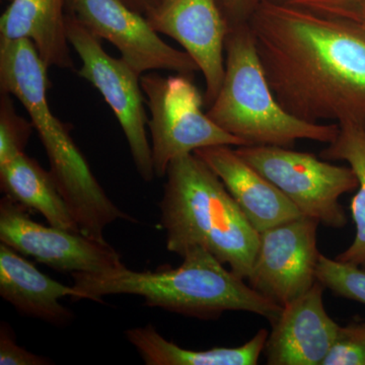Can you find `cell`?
<instances>
[{
	"label": "cell",
	"mask_w": 365,
	"mask_h": 365,
	"mask_svg": "<svg viewBox=\"0 0 365 365\" xmlns=\"http://www.w3.org/2000/svg\"><path fill=\"white\" fill-rule=\"evenodd\" d=\"M158 202L165 247L182 257L200 247L244 279L249 277L259 232L220 178L195 153L173 160Z\"/></svg>",
	"instance_id": "4"
},
{
	"label": "cell",
	"mask_w": 365,
	"mask_h": 365,
	"mask_svg": "<svg viewBox=\"0 0 365 365\" xmlns=\"http://www.w3.org/2000/svg\"><path fill=\"white\" fill-rule=\"evenodd\" d=\"M66 32L69 44L81 58L78 76L100 91L123 130L139 176L144 182L153 181L155 174L146 135L148 119L140 74L122 57L108 54L101 40L71 13L66 16Z\"/></svg>",
	"instance_id": "8"
},
{
	"label": "cell",
	"mask_w": 365,
	"mask_h": 365,
	"mask_svg": "<svg viewBox=\"0 0 365 365\" xmlns=\"http://www.w3.org/2000/svg\"><path fill=\"white\" fill-rule=\"evenodd\" d=\"M48 68L32 41L0 38V90L18 98L28 113L47 153L50 172L79 232L106 241L108 225L131 218L108 197L72 139L68 125L50 110Z\"/></svg>",
	"instance_id": "3"
},
{
	"label": "cell",
	"mask_w": 365,
	"mask_h": 365,
	"mask_svg": "<svg viewBox=\"0 0 365 365\" xmlns=\"http://www.w3.org/2000/svg\"><path fill=\"white\" fill-rule=\"evenodd\" d=\"M13 96L1 91L0 96V165L25 153L34 126L14 109Z\"/></svg>",
	"instance_id": "21"
},
{
	"label": "cell",
	"mask_w": 365,
	"mask_h": 365,
	"mask_svg": "<svg viewBox=\"0 0 365 365\" xmlns=\"http://www.w3.org/2000/svg\"><path fill=\"white\" fill-rule=\"evenodd\" d=\"M324 285L316 283L287 302L272 325L264 353L270 365H322L340 326L324 306Z\"/></svg>",
	"instance_id": "13"
},
{
	"label": "cell",
	"mask_w": 365,
	"mask_h": 365,
	"mask_svg": "<svg viewBox=\"0 0 365 365\" xmlns=\"http://www.w3.org/2000/svg\"><path fill=\"white\" fill-rule=\"evenodd\" d=\"M283 109L309 123L365 121V29L263 0L248 21Z\"/></svg>",
	"instance_id": "1"
},
{
	"label": "cell",
	"mask_w": 365,
	"mask_h": 365,
	"mask_svg": "<svg viewBox=\"0 0 365 365\" xmlns=\"http://www.w3.org/2000/svg\"><path fill=\"white\" fill-rule=\"evenodd\" d=\"M54 362L47 357L28 351L16 344V336L11 326L2 322L0 327V364L1 365H50Z\"/></svg>",
	"instance_id": "24"
},
{
	"label": "cell",
	"mask_w": 365,
	"mask_h": 365,
	"mask_svg": "<svg viewBox=\"0 0 365 365\" xmlns=\"http://www.w3.org/2000/svg\"><path fill=\"white\" fill-rule=\"evenodd\" d=\"M339 126L337 138L321 151V158L347 163L356 175L359 188L350 203L356 234L352 244L335 259L365 269V121Z\"/></svg>",
	"instance_id": "19"
},
{
	"label": "cell",
	"mask_w": 365,
	"mask_h": 365,
	"mask_svg": "<svg viewBox=\"0 0 365 365\" xmlns=\"http://www.w3.org/2000/svg\"><path fill=\"white\" fill-rule=\"evenodd\" d=\"M206 113L246 145L292 148L302 139L330 144L340 131L338 124L309 123L283 109L269 85L248 23L227 34L225 78Z\"/></svg>",
	"instance_id": "5"
},
{
	"label": "cell",
	"mask_w": 365,
	"mask_h": 365,
	"mask_svg": "<svg viewBox=\"0 0 365 365\" xmlns=\"http://www.w3.org/2000/svg\"><path fill=\"white\" fill-rule=\"evenodd\" d=\"M67 13L73 14L98 39L112 43L140 76L167 71L194 76L199 71L188 53L165 43L143 14L122 0H68Z\"/></svg>",
	"instance_id": "9"
},
{
	"label": "cell",
	"mask_w": 365,
	"mask_h": 365,
	"mask_svg": "<svg viewBox=\"0 0 365 365\" xmlns=\"http://www.w3.org/2000/svg\"><path fill=\"white\" fill-rule=\"evenodd\" d=\"M194 153L220 178L257 232L302 215L279 189L242 160L232 146H209Z\"/></svg>",
	"instance_id": "14"
},
{
	"label": "cell",
	"mask_w": 365,
	"mask_h": 365,
	"mask_svg": "<svg viewBox=\"0 0 365 365\" xmlns=\"http://www.w3.org/2000/svg\"><path fill=\"white\" fill-rule=\"evenodd\" d=\"M0 189L24 207L38 211L52 227L81 232L51 172L26 153L0 165Z\"/></svg>",
	"instance_id": "18"
},
{
	"label": "cell",
	"mask_w": 365,
	"mask_h": 365,
	"mask_svg": "<svg viewBox=\"0 0 365 365\" xmlns=\"http://www.w3.org/2000/svg\"><path fill=\"white\" fill-rule=\"evenodd\" d=\"M0 297L19 314L56 327L69 325L74 319L60 299L81 300V294L41 272L20 253L0 244Z\"/></svg>",
	"instance_id": "15"
},
{
	"label": "cell",
	"mask_w": 365,
	"mask_h": 365,
	"mask_svg": "<svg viewBox=\"0 0 365 365\" xmlns=\"http://www.w3.org/2000/svg\"><path fill=\"white\" fill-rule=\"evenodd\" d=\"M136 13L145 16L160 0H122ZM230 28L247 24L263 0H218Z\"/></svg>",
	"instance_id": "23"
},
{
	"label": "cell",
	"mask_w": 365,
	"mask_h": 365,
	"mask_svg": "<svg viewBox=\"0 0 365 365\" xmlns=\"http://www.w3.org/2000/svg\"><path fill=\"white\" fill-rule=\"evenodd\" d=\"M322 365H365V321L340 326Z\"/></svg>",
	"instance_id": "22"
},
{
	"label": "cell",
	"mask_w": 365,
	"mask_h": 365,
	"mask_svg": "<svg viewBox=\"0 0 365 365\" xmlns=\"http://www.w3.org/2000/svg\"><path fill=\"white\" fill-rule=\"evenodd\" d=\"M182 258L176 268L135 271L123 264L101 272L73 273V287L81 299L102 302L108 295H134L143 297L145 306L203 321L227 312L258 314L271 324L279 317L282 306L247 284L205 249H190Z\"/></svg>",
	"instance_id": "2"
},
{
	"label": "cell",
	"mask_w": 365,
	"mask_h": 365,
	"mask_svg": "<svg viewBox=\"0 0 365 365\" xmlns=\"http://www.w3.org/2000/svg\"><path fill=\"white\" fill-rule=\"evenodd\" d=\"M272 1L307 9L324 16L356 21L357 11L365 0H272Z\"/></svg>",
	"instance_id": "25"
},
{
	"label": "cell",
	"mask_w": 365,
	"mask_h": 365,
	"mask_svg": "<svg viewBox=\"0 0 365 365\" xmlns=\"http://www.w3.org/2000/svg\"><path fill=\"white\" fill-rule=\"evenodd\" d=\"M269 333L261 329L240 347L188 350L165 339L153 324L128 329L125 338L148 365H256L265 349Z\"/></svg>",
	"instance_id": "17"
},
{
	"label": "cell",
	"mask_w": 365,
	"mask_h": 365,
	"mask_svg": "<svg viewBox=\"0 0 365 365\" xmlns=\"http://www.w3.org/2000/svg\"><path fill=\"white\" fill-rule=\"evenodd\" d=\"M317 280L334 294L365 304V270L321 254Z\"/></svg>",
	"instance_id": "20"
},
{
	"label": "cell",
	"mask_w": 365,
	"mask_h": 365,
	"mask_svg": "<svg viewBox=\"0 0 365 365\" xmlns=\"http://www.w3.org/2000/svg\"><path fill=\"white\" fill-rule=\"evenodd\" d=\"M9 1H11V0H9Z\"/></svg>",
	"instance_id": "27"
},
{
	"label": "cell",
	"mask_w": 365,
	"mask_h": 365,
	"mask_svg": "<svg viewBox=\"0 0 365 365\" xmlns=\"http://www.w3.org/2000/svg\"><path fill=\"white\" fill-rule=\"evenodd\" d=\"M356 21L365 29V1L359 6L356 14Z\"/></svg>",
	"instance_id": "26"
},
{
	"label": "cell",
	"mask_w": 365,
	"mask_h": 365,
	"mask_svg": "<svg viewBox=\"0 0 365 365\" xmlns=\"http://www.w3.org/2000/svg\"><path fill=\"white\" fill-rule=\"evenodd\" d=\"M158 34L172 38L196 62L205 81V106L212 104L225 73L230 25L218 0H160L145 14Z\"/></svg>",
	"instance_id": "12"
},
{
	"label": "cell",
	"mask_w": 365,
	"mask_h": 365,
	"mask_svg": "<svg viewBox=\"0 0 365 365\" xmlns=\"http://www.w3.org/2000/svg\"><path fill=\"white\" fill-rule=\"evenodd\" d=\"M319 225L302 215L259 232L250 285L282 307L307 292L318 281Z\"/></svg>",
	"instance_id": "11"
},
{
	"label": "cell",
	"mask_w": 365,
	"mask_h": 365,
	"mask_svg": "<svg viewBox=\"0 0 365 365\" xmlns=\"http://www.w3.org/2000/svg\"><path fill=\"white\" fill-rule=\"evenodd\" d=\"M26 207L4 196L0 200V242L18 253L61 273L101 272L123 265L107 241L34 222Z\"/></svg>",
	"instance_id": "10"
},
{
	"label": "cell",
	"mask_w": 365,
	"mask_h": 365,
	"mask_svg": "<svg viewBox=\"0 0 365 365\" xmlns=\"http://www.w3.org/2000/svg\"><path fill=\"white\" fill-rule=\"evenodd\" d=\"M141 88L150 108L151 155L155 176L165 178L173 160L215 145L244 146L204 113V95L193 76L143 74Z\"/></svg>",
	"instance_id": "6"
},
{
	"label": "cell",
	"mask_w": 365,
	"mask_h": 365,
	"mask_svg": "<svg viewBox=\"0 0 365 365\" xmlns=\"http://www.w3.org/2000/svg\"><path fill=\"white\" fill-rule=\"evenodd\" d=\"M235 150L279 189L302 215L329 227L342 228L347 225L339 199L359 188V180L351 168L281 146L244 145Z\"/></svg>",
	"instance_id": "7"
},
{
	"label": "cell",
	"mask_w": 365,
	"mask_h": 365,
	"mask_svg": "<svg viewBox=\"0 0 365 365\" xmlns=\"http://www.w3.org/2000/svg\"><path fill=\"white\" fill-rule=\"evenodd\" d=\"M67 6L68 0H11L0 18V38L31 40L46 66L73 69Z\"/></svg>",
	"instance_id": "16"
}]
</instances>
